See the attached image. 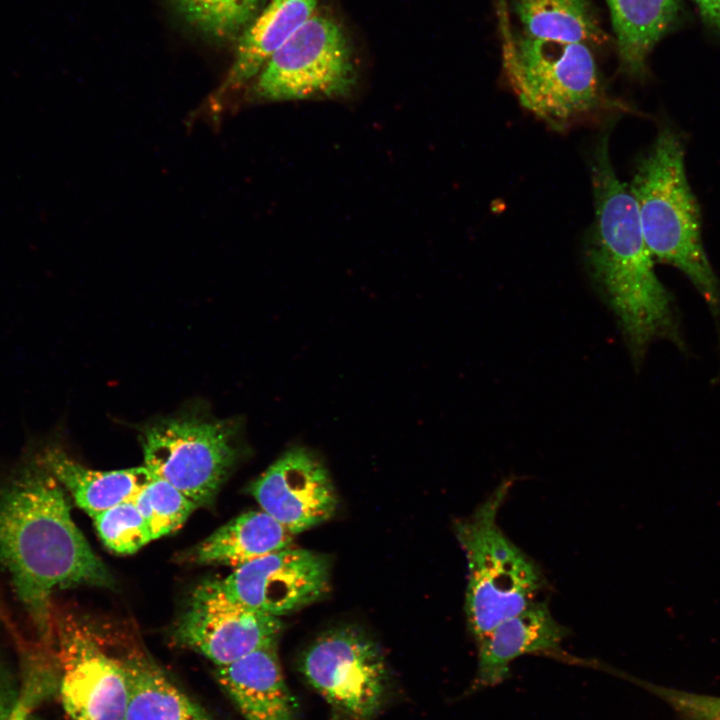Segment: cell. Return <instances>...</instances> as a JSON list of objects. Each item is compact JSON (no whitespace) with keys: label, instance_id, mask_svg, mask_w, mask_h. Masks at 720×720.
I'll list each match as a JSON object with an SVG mask.
<instances>
[{"label":"cell","instance_id":"obj_1","mask_svg":"<svg viewBox=\"0 0 720 720\" xmlns=\"http://www.w3.org/2000/svg\"><path fill=\"white\" fill-rule=\"evenodd\" d=\"M61 488L39 459L0 490V565L45 644L52 637L56 589L113 585L75 525Z\"/></svg>","mask_w":720,"mask_h":720},{"label":"cell","instance_id":"obj_2","mask_svg":"<svg viewBox=\"0 0 720 720\" xmlns=\"http://www.w3.org/2000/svg\"><path fill=\"white\" fill-rule=\"evenodd\" d=\"M591 180L594 220L587 263L618 319L634 362L640 363L657 339L683 349L672 297L655 273L629 185L612 166L607 134L594 147Z\"/></svg>","mask_w":720,"mask_h":720},{"label":"cell","instance_id":"obj_3","mask_svg":"<svg viewBox=\"0 0 720 720\" xmlns=\"http://www.w3.org/2000/svg\"><path fill=\"white\" fill-rule=\"evenodd\" d=\"M643 235L653 258L691 281L715 317H720V284L701 237L700 210L686 176L680 136L663 126L629 184Z\"/></svg>","mask_w":720,"mask_h":720},{"label":"cell","instance_id":"obj_4","mask_svg":"<svg viewBox=\"0 0 720 720\" xmlns=\"http://www.w3.org/2000/svg\"><path fill=\"white\" fill-rule=\"evenodd\" d=\"M512 480L506 479L455 525L468 564L465 612L476 643L536 601L544 584L537 564L501 530L497 516Z\"/></svg>","mask_w":720,"mask_h":720},{"label":"cell","instance_id":"obj_5","mask_svg":"<svg viewBox=\"0 0 720 720\" xmlns=\"http://www.w3.org/2000/svg\"><path fill=\"white\" fill-rule=\"evenodd\" d=\"M503 66L519 103L554 129H566L607 104L586 44L519 34L506 42Z\"/></svg>","mask_w":720,"mask_h":720},{"label":"cell","instance_id":"obj_6","mask_svg":"<svg viewBox=\"0 0 720 720\" xmlns=\"http://www.w3.org/2000/svg\"><path fill=\"white\" fill-rule=\"evenodd\" d=\"M237 426L196 416L160 420L142 435L145 466L197 506L209 504L238 457Z\"/></svg>","mask_w":720,"mask_h":720},{"label":"cell","instance_id":"obj_7","mask_svg":"<svg viewBox=\"0 0 720 720\" xmlns=\"http://www.w3.org/2000/svg\"><path fill=\"white\" fill-rule=\"evenodd\" d=\"M355 82L351 47L332 18L313 14L267 61L255 95L284 101L346 95Z\"/></svg>","mask_w":720,"mask_h":720},{"label":"cell","instance_id":"obj_8","mask_svg":"<svg viewBox=\"0 0 720 720\" xmlns=\"http://www.w3.org/2000/svg\"><path fill=\"white\" fill-rule=\"evenodd\" d=\"M299 670L348 720H370L384 700L388 683L384 655L358 629L343 627L320 635L301 655Z\"/></svg>","mask_w":720,"mask_h":720},{"label":"cell","instance_id":"obj_9","mask_svg":"<svg viewBox=\"0 0 720 720\" xmlns=\"http://www.w3.org/2000/svg\"><path fill=\"white\" fill-rule=\"evenodd\" d=\"M48 648L59 698L72 720H124L130 690L124 661L107 654L86 629L54 610Z\"/></svg>","mask_w":720,"mask_h":720},{"label":"cell","instance_id":"obj_10","mask_svg":"<svg viewBox=\"0 0 720 720\" xmlns=\"http://www.w3.org/2000/svg\"><path fill=\"white\" fill-rule=\"evenodd\" d=\"M328 579L323 555L289 547L240 565L214 583L233 602L278 617L317 600Z\"/></svg>","mask_w":720,"mask_h":720},{"label":"cell","instance_id":"obj_11","mask_svg":"<svg viewBox=\"0 0 720 720\" xmlns=\"http://www.w3.org/2000/svg\"><path fill=\"white\" fill-rule=\"evenodd\" d=\"M281 628L278 617L233 602L212 581L194 592L174 635L178 643L222 667L277 643Z\"/></svg>","mask_w":720,"mask_h":720},{"label":"cell","instance_id":"obj_12","mask_svg":"<svg viewBox=\"0 0 720 720\" xmlns=\"http://www.w3.org/2000/svg\"><path fill=\"white\" fill-rule=\"evenodd\" d=\"M261 509L292 534L328 520L337 507L330 475L310 449L286 450L250 486Z\"/></svg>","mask_w":720,"mask_h":720},{"label":"cell","instance_id":"obj_13","mask_svg":"<svg viewBox=\"0 0 720 720\" xmlns=\"http://www.w3.org/2000/svg\"><path fill=\"white\" fill-rule=\"evenodd\" d=\"M568 634L545 601H534L477 642V669L469 692L492 688L510 678V664L522 656L537 654L569 661L571 656L561 649Z\"/></svg>","mask_w":720,"mask_h":720},{"label":"cell","instance_id":"obj_14","mask_svg":"<svg viewBox=\"0 0 720 720\" xmlns=\"http://www.w3.org/2000/svg\"><path fill=\"white\" fill-rule=\"evenodd\" d=\"M215 672L246 720H296V702L283 676L277 643L216 667Z\"/></svg>","mask_w":720,"mask_h":720},{"label":"cell","instance_id":"obj_15","mask_svg":"<svg viewBox=\"0 0 720 720\" xmlns=\"http://www.w3.org/2000/svg\"><path fill=\"white\" fill-rule=\"evenodd\" d=\"M622 71L636 78L647 73L655 45L683 19L681 0H605Z\"/></svg>","mask_w":720,"mask_h":720},{"label":"cell","instance_id":"obj_16","mask_svg":"<svg viewBox=\"0 0 720 720\" xmlns=\"http://www.w3.org/2000/svg\"><path fill=\"white\" fill-rule=\"evenodd\" d=\"M318 0H270L239 36L220 93L258 74L270 57L314 14Z\"/></svg>","mask_w":720,"mask_h":720},{"label":"cell","instance_id":"obj_17","mask_svg":"<svg viewBox=\"0 0 720 720\" xmlns=\"http://www.w3.org/2000/svg\"><path fill=\"white\" fill-rule=\"evenodd\" d=\"M40 461L73 496L75 503L94 518L134 496L154 477L146 467L98 471L82 466L59 448H48Z\"/></svg>","mask_w":720,"mask_h":720},{"label":"cell","instance_id":"obj_18","mask_svg":"<svg viewBox=\"0 0 720 720\" xmlns=\"http://www.w3.org/2000/svg\"><path fill=\"white\" fill-rule=\"evenodd\" d=\"M292 535L265 511H248L200 542L190 552V560L198 564L238 567L291 547Z\"/></svg>","mask_w":720,"mask_h":720},{"label":"cell","instance_id":"obj_19","mask_svg":"<svg viewBox=\"0 0 720 720\" xmlns=\"http://www.w3.org/2000/svg\"><path fill=\"white\" fill-rule=\"evenodd\" d=\"M525 36L603 45L608 37L593 0H510Z\"/></svg>","mask_w":720,"mask_h":720},{"label":"cell","instance_id":"obj_20","mask_svg":"<svg viewBox=\"0 0 720 720\" xmlns=\"http://www.w3.org/2000/svg\"><path fill=\"white\" fill-rule=\"evenodd\" d=\"M124 664L130 687L124 720H212L152 662L132 658Z\"/></svg>","mask_w":720,"mask_h":720},{"label":"cell","instance_id":"obj_21","mask_svg":"<svg viewBox=\"0 0 720 720\" xmlns=\"http://www.w3.org/2000/svg\"><path fill=\"white\" fill-rule=\"evenodd\" d=\"M183 19L216 38L240 36L255 18L262 0H171Z\"/></svg>","mask_w":720,"mask_h":720},{"label":"cell","instance_id":"obj_22","mask_svg":"<svg viewBox=\"0 0 720 720\" xmlns=\"http://www.w3.org/2000/svg\"><path fill=\"white\" fill-rule=\"evenodd\" d=\"M132 500L147 521L154 539L179 528L198 507L178 488L156 476Z\"/></svg>","mask_w":720,"mask_h":720},{"label":"cell","instance_id":"obj_23","mask_svg":"<svg viewBox=\"0 0 720 720\" xmlns=\"http://www.w3.org/2000/svg\"><path fill=\"white\" fill-rule=\"evenodd\" d=\"M93 519L102 542L118 554L134 553L154 539L133 500L119 503Z\"/></svg>","mask_w":720,"mask_h":720},{"label":"cell","instance_id":"obj_24","mask_svg":"<svg viewBox=\"0 0 720 720\" xmlns=\"http://www.w3.org/2000/svg\"><path fill=\"white\" fill-rule=\"evenodd\" d=\"M620 678L657 696L686 720H720V697L660 686L626 672H621Z\"/></svg>","mask_w":720,"mask_h":720},{"label":"cell","instance_id":"obj_25","mask_svg":"<svg viewBox=\"0 0 720 720\" xmlns=\"http://www.w3.org/2000/svg\"><path fill=\"white\" fill-rule=\"evenodd\" d=\"M0 661V720H38L24 695H19L9 681Z\"/></svg>","mask_w":720,"mask_h":720},{"label":"cell","instance_id":"obj_26","mask_svg":"<svg viewBox=\"0 0 720 720\" xmlns=\"http://www.w3.org/2000/svg\"><path fill=\"white\" fill-rule=\"evenodd\" d=\"M705 26L720 35V0H693Z\"/></svg>","mask_w":720,"mask_h":720},{"label":"cell","instance_id":"obj_27","mask_svg":"<svg viewBox=\"0 0 720 720\" xmlns=\"http://www.w3.org/2000/svg\"><path fill=\"white\" fill-rule=\"evenodd\" d=\"M330 720H348V719L345 718L344 716H342L341 714H339V713L336 712V713H334V715L330 718Z\"/></svg>","mask_w":720,"mask_h":720}]
</instances>
